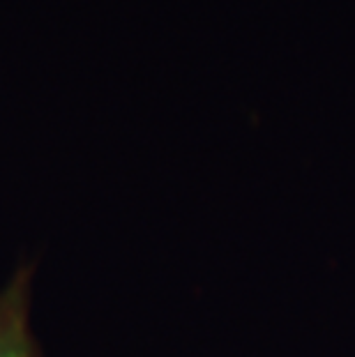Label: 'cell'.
I'll use <instances>...</instances> for the list:
<instances>
[{"label":"cell","mask_w":355,"mask_h":357,"mask_svg":"<svg viewBox=\"0 0 355 357\" xmlns=\"http://www.w3.org/2000/svg\"><path fill=\"white\" fill-rule=\"evenodd\" d=\"M33 268H17L0 291V357H42L30 328Z\"/></svg>","instance_id":"1"}]
</instances>
